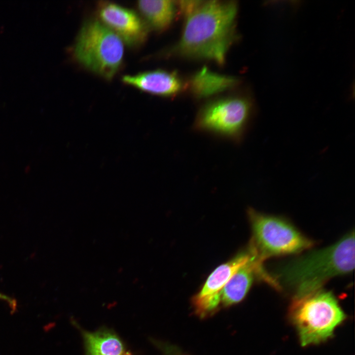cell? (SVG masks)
Masks as SVG:
<instances>
[{
  "label": "cell",
  "instance_id": "cell-13",
  "mask_svg": "<svg viewBox=\"0 0 355 355\" xmlns=\"http://www.w3.org/2000/svg\"><path fill=\"white\" fill-rule=\"evenodd\" d=\"M137 8L147 26L162 32L172 24L177 10L175 1L169 0H141Z\"/></svg>",
  "mask_w": 355,
  "mask_h": 355
},
{
  "label": "cell",
  "instance_id": "cell-15",
  "mask_svg": "<svg viewBox=\"0 0 355 355\" xmlns=\"http://www.w3.org/2000/svg\"><path fill=\"white\" fill-rule=\"evenodd\" d=\"M0 299L7 301L12 306V307H14L15 305V303L13 300H12L11 298H10L8 296L5 295L3 294H1L0 293Z\"/></svg>",
  "mask_w": 355,
  "mask_h": 355
},
{
  "label": "cell",
  "instance_id": "cell-11",
  "mask_svg": "<svg viewBox=\"0 0 355 355\" xmlns=\"http://www.w3.org/2000/svg\"><path fill=\"white\" fill-rule=\"evenodd\" d=\"M72 323L81 333L85 355H132L112 329L103 326L94 331H89L81 328L74 320Z\"/></svg>",
  "mask_w": 355,
  "mask_h": 355
},
{
  "label": "cell",
  "instance_id": "cell-14",
  "mask_svg": "<svg viewBox=\"0 0 355 355\" xmlns=\"http://www.w3.org/2000/svg\"><path fill=\"white\" fill-rule=\"evenodd\" d=\"M176 8L186 18L193 13L204 2L201 0L175 1Z\"/></svg>",
  "mask_w": 355,
  "mask_h": 355
},
{
  "label": "cell",
  "instance_id": "cell-5",
  "mask_svg": "<svg viewBox=\"0 0 355 355\" xmlns=\"http://www.w3.org/2000/svg\"><path fill=\"white\" fill-rule=\"evenodd\" d=\"M252 230L249 248L262 262L270 257L294 254L310 248L314 242L290 222L249 209Z\"/></svg>",
  "mask_w": 355,
  "mask_h": 355
},
{
  "label": "cell",
  "instance_id": "cell-3",
  "mask_svg": "<svg viewBox=\"0 0 355 355\" xmlns=\"http://www.w3.org/2000/svg\"><path fill=\"white\" fill-rule=\"evenodd\" d=\"M124 42L98 19L82 24L73 47L75 59L83 67L106 79H112L123 61Z\"/></svg>",
  "mask_w": 355,
  "mask_h": 355
},
{
  "label": "cell",
  "instance_id": "cell-8",
  "mask_svg": "<svg viewBox=\"0 0 355 355\" xmlns=\"http://www.w3.org/2000/svg\"><path fill=\"white\" fill-rule=\"evenodd\" d=\"M249 249L241 252L215 268L193 299L196 314L205 317L216 311L221 303L220 292L229 280L251 256Z\"/></svg>",
  "mask_w": 355,
  "mask_h": 355
},
{
  "label": "cell",
  "instance_id": "cell-1",
  "mask_svg": "<svg viewBox=\"0 0 355 355\" xmlns=\"http://www.w3.org/2000/svg\"><path fill=\"white\" fill-rule=\"evenodd\" d=\"M237 12L236 1H204L186 18L181 37L171 52L223 65L229 48L237 38Z\"/></svg>",
  "mask_w": 355,
  "mask_h": 355
},
{
  "label": "cell",
  "instance_id": "cell-12",
  "mask_svg": "<svg viewBox=\"0 0 355 355\" xmlns=\"http://www.w3.org/2000/svg\"><path fill=\"white\" fill-rule=\"evenodd\" d=\"M238 83L233 76L218 74L204 67L191 77L186 87L195 97L203 99L229 89Z\"/></svg>",
  "mask_w": 355,
  "mask_h": 355
},
{
  "label": "cell",
  "instance_id": "cell-2",
  "mask_svg": "<svg viewBox=\"0 0 355 355\" xmlns=\"http://www.w3.org/2000/svg\"><path fill=\"white\" fill-rule=\"evenodd\" d=\"M354 266L353 231L328 247L312 251L281 266L273 277L279 286L284 284L293 290L295 300L320 289L333 277L350 274Z\"/></svg>",
  "mask_w": 355,
  "mask_h": 355
},
{
  "label": "cell",
  "instance_id": "cell-6",
  "mask_svg": "<svg viewBox=\"0 0 355 355\" xmlns=\"http://www.w3.org/2000/svg\"><path fill=\"white\" fill-rule=\"evenodd\" d=\"M254 106L247 96L224 97L205 105L198 113L195 128L240 142L252 120Z\"/></svg>",
  "mask_w": 355,
  "mask_h": 355
},
{
  "label": "cell",
  "instance_id": "cell-9",
  "mask_svg": "<svg viewBox=\"0 0 355 355\" xmlns=\"http://www.w3.org/2000/svg\"><path fill=\"white\" fill-rule=\"evenodd\" d=\"M249 250L251 253L250 258L238 269L220 292L221 302L224 306H229L241 301L248 293L255 277L265 281L273 287L276 286L275 281L265 270L263 262Z\"/></svg>",
  "mask_w": 355,
  "mask_h": 355
},
{
  "label": "cell",
  "instance_id": "cell-10",
  "mask_svg": "<svg viewBox=\"0 0 355 355\" xmlns=\"http://www.w3.org/2000/svg\"><path fill=\"white\" fill-rule=\"evenodd\" d=\"M122 81L140 91L161 97L174 96L186 87L176 72L159 69L125 75Z\"/></svg>",
  "mask_w": 355,
  "mask_h": 355
},
{
  "label": "cell",
  "instance_id": "cell-7",
  "mask_svg": "<svg viewBox=\"0 0 355 355\" xmlns=\"http://www.w3.org/2000/svg\"><path fill=\"white\" fill-rule=\"evenodd\" d=\"M98 19L131 47L143 43L148 27L134 10L108 1H100L97 6Z\"/></svg>",
  "mask_w": 355,
  "mask_h": 355
},
{
  "label": "cell",
  "instance_id": "cell-4",
  "mask_svg": "<svg viewBox=\"0 0 355 355\" xmlns=\"http://www.w3.org/2000/svg\"><path fill=\"white\" fill-rule=\"evenodd\" d=\"M291 317L303 346L326 340L346 318L333 294L321 289L295 300Z\"/></svg>",
  "mask_w": 355,
  "mask_h": 355
}]
</instances>
